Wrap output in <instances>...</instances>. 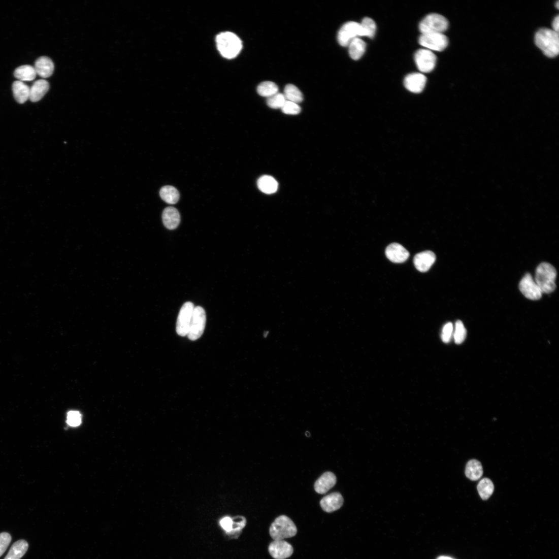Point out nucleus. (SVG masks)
<instances>
[{"instance_id":"1","label":"nucleus","mask_w":559,"mask_h":559,"mask_svg":"<svg viewBox=\"0 0 559 559\" xmlns=\"http://www.w3.org/2000/svg\"><path fill=\"white\" fill-rule=\"evenodd\" d=\"M537 46L549 58H554L558 54V33L548 28L539 30L535 36Z\"/></svg>"},{"instance_id":"2","label":"nucleus","mask_w":559,"mask_h":559,"mask_svg":"<svg viewBox=\"0 0 559 559\" xmlns=\"http://www.w3.org/2000/svg\"><path fill=\"white\" fill-rule=\"evenodd\" d=\"M217 48L221 55L227 59L237 56L242 50V41L236 35L229 32H223L216 38Z\"/></svg>"},{"instance_id":"3","label":"nucleus","mask_w":559,"mask_h":559,"mask_svg":"<svg viewBox=\"0 0 559 559\" xmlns=\"http://www.w3.org/2000/svg\"><path fill=\"white\" fill-rule=\"evenodd\" d=\"M298 529L293 521L285 515L277 517L272 524L270 534L274 540H284L295 537Z\"/></svg>"},{"instance_id":"4","label":"nucleus","mask_w":559,"mask_h":559,"mask_svg":"<svg viewBox=\"0 0 559 559\" xmlns=\"http://www.w3.org/2000/svg\"><path fill=\"white\" fill-rule=\"evenodd\" d=\"M556 275V270L552 265L543 262L538 266L535 281L543 293L550 294L555 290Z\"/></svg>"},{"instance_id":"5","label":"nucleus","mask_w":559,"mask_h":559,"mask_svg":"<svg viewBox=\"0 0 559 559\" xmlns=\"http://www.w3.org/2000/svg\"><path fill=\"white\" fill-rule=\"evenodd\" d=\"M448 24V20L444 16L438 14H431L421 20L419 29L422 35L443 34L447 30Z\"/></svg>"},{"instance_id":"6","label":"nucleus","mask_w":559,"mask_h":559,"mask_svg":"<svg viewBox=\"0 0 559 559\" xmlns=\"http://www.w3.org/2000/svg\"><path fill=\"white\" fill-rule=\"evenodd\" d=\"M206 323V314L203 308L198 306L194 308L190 326L188 338L195 341L202 336Z\"/></svg>"},{"instance_id":"7","label":"nucleus","mask_w":559,"mask_h":559,"mask_svg":"<svg viewBox=\"0 0 559 559\" xmlns=\"http://www.w3.org/2000/svg\"><path fill=\"white\" fill-rule=\"evenodd\" d=\"M194 308L191 302H186L182 306L176 324V332L178 335L182 337L188 335Z\"/></svg>"},{"instance_id":"8","label":"nucleus","mask_w":559,"mask_h":559,"mask_svg":"<svg viewBox=\"0 0 559 559\" xmlns=\"http://www.w3.org/2000/svg\"><path fill=\"white\" fill-rule=\"evenodd\" d=\"M360 23L350 21L343 25L338 34L339 43L344 47L348 46L352 40L361 37Z\"/></svg>"},{"instance_id":"9","label":"nucleus","mask_w":559,"mask_h":559,"mask_svg":"<svg viewBox=\"0 0 559 559\" xmlns=\"http://www.w3.org/2000/svg\"><path fill=\"white\" fill-rule=\"evenodd\" d=\"M419 43L430 50L442 51L447 47L448 40L443 34H422L419 37Z\"/></svg>"},{"instance_id":"10","label":"nucleus","mask_w":559,"mask_h":559,"mask_svg":"<svg viewBox=\"0 0 559 559\" xmlns=\"http://www.w3.org/2000/svg\"><path fill=\"white\" fill-rule=\"evenodd\" d=\"M415 61L418 70L422 73L431 72L435 68L437 57L428 49H419L415 54Z\"/></svg>"},{"instance_id":"11","label":"nucleus","mask_w":559,"mask_h":559,"mask_svg":"<svg viewBox=\"0 0 559 559\" xmlns=\"http://www.w3.org/2000/svg\"><path fill=\"white\" fill-rule=\"evenodd\" d=\"M519 287L522 294L530 300L538 301L542 297V290L530 274H527L523 277Z\"/></svg>"},{"instance_id":"12","label":"nucleus","mask_w":559,"mask_h":559,"mask_svg":"<svg viewBox=\"0 0 559 559\" xmlns=\"http://www.w3.org/2000/svg\"><path fill=\"white\" fill-rule=\"evenodd\" d=\"M269 551L275 559H286L293 553L294 549L290 544L284 540H274L270 544Z\"/></svg>"},{"instance_id":"13","label":"nucleus","mask_w":559,"mask_h":559,"mask_svg":"<svg viewBox=\"0 0 559 559\" xmlns=\"http://www.w3.org/2000/svg\"><path fill=\"white\" fill-rule=\"evenodd\" d=\"M436 260L435 254L431 251L422 252L417 254L414 258L416 269L421 273L428 272Z\"/></svg>"},{"instance_id":"14","label":"nucleus","mask_w":559,"mask_h":559,"mask_svg":"<svg viewBox=\"0 0 559 559\" xmlns=\"http://www.w3.org/2000/svg\"><path fill=\"white\" fill-rule=\"evenodd\" d=\"M427 78L421 73H412L406 76L404 81L405 87L410 91L421 92L426 84Z\"/></svg>"},{"instance_id":"15","label":"nucleus","mask_w":559,"mask_h":559,"mask_svg":"<svg viewBox=\"0 0 559 559\" xmlns=\"http://www.w3.org/2000/svg\"><path fill=\"white\" fill-rule=\"evenodd\" d=\"M385 253L387 257L394 263H402L406 261L410 256L408 251L402 245L393 243L386 248Z\"/></svg>"},{"instance_id":"16","label":"nucleus","mask_w":559,"mask_h":559,"mask_svg":"<svg viewBox=\"0 0 559 559\" xmlns=\"http://www.w3.org/2000/svg\"><path fill=\"white\" fill-rule=\"evenodd\" d=\"M343 502V498L340 493L333 492L324 497L320 505L324 511L330 513L340 509Z\"/></svg>"},{"instance_id":"17","label":"nucleus","mask_w":559,"mask_h":559,"mask_svg":"<svg viewBox=\"0 0 559 559\" xmlns=\"http://www.w3.org/2000/svg\"><path fill=\"white\" fill-rule=\"evenodd\" d=\"M337 482L336 475L332 472L324 473L314 484V489L319 494H325L335 486Z\"/></svg>"},{"instance_id":"18","label":"nucleus","mask_w":559,"mask_h":559,"mask_svg":"<svg viewBox=\"0 0 559 559\" xmlns=\"http://www.w3.org/2000/svg\"><path fill=\"white\" fill-rule=\"evenodd\" d=\"M162 220L167 228L170 230L176 229L180 222V215L178 210L173 207L166 208L163 212Z\"/></svg>"},{"instance_id":"19","label":"nucleus","mask_w":559,"mask_h":559,"mask_svg":"<svg viewBox=\"0 0 559 559\" xmlns=\"http://www.w3.org/2000/svg\"><path fill=\"white\" fill-rule=\"evenodd\" d=\"M54 64L48 57H41L38 59L35 63V69L37 75L43 78H47L52 75L54 71Z\"/></svg>"},{"instance_id":"20","label":"nucleus","mask_w":559,"mask_h":559,"mask_svg":"<svg viewBox=\"0 0 559 559\" xmlns=\"http://www.w3.org/2000/svg\"><path fill=\"white\" fill-rule=\"evenodd\" d=\"M49 89V84L46 80L40 79L30 88L29 100L32 102L40 101Z\"/></svg>"},{"instance_id":"21","label":"nucleus","mask_w":559,"mask_h":559,"mask_svg":"<svg viewBox=\"0 0 559 559\" xmlns=\"http://www.w3.org/2000/svg\"><path fill=\"white\" fill-rule=\"evenodd\" d=\"M257 186L259 190L264 193L272 194L277 192L278 183L273 177L265 175L258 180Z\"/></svg>"},{"instance_id":"22","label":"nucleus","mask_w":559,"mask_h":559,"mask_svg":"<svg viewBox=\"0 0 559 559\" xmlns=\"http://www.w3.org/2000/svg\"><path fill=\"white\" fill-rule=\"evenodd\" d=\"M12 89L14 98L18 103L23 104L29 99L30 88L23 82H15Z\"/></svg>"},{"instance_id":"23","label":"nucleus","mask_w":559,"mask_h":559,"mask_svg":"<svg viewBox=\"0 0 559 559\" xmlns=\"http://www.w3.org/2000/svg\"><path fill=\"white\" fill-rule=\"evenodd\" d=\"M465 473L466 476L472 481L480 480L483 474L481 463L477 460H471L467 465Z\"/></svg>"},{"instance_id":"24","label":"nucleus","mask_w":559,"mask_h":559,"mask_svg":"<svg viewBox=\"0 0 559 559\" xmlns=\"http://www.w3.org/2000/svg\"><path fill=\"white\" fill-rule=\"evenodd\" d=\"M348 46L351 58L354 60H358L364 54L366 44L361 39L356 38L351 41Z\"/></svg>"},{"instance_id":"25","label":"nucleus","mask_w":559,"mask_h":559,"mask_svg":"<svg viewBox=\"0 0 559 559\" xmlns=\"http://www.w3.org/2000/svg\"><path fill=\"white\" fill-rule=\"evenodd\" d=\"M37 75L35 67L28 65L20 66L14 72V76L22 82L33 81Z\"/></svg>"},{"instance_id":"26","label":"nucleus","mask_w":559,"mask_h":559,"mask_svg":"<svg viewBox=\"0 0 559 559\" xmlns=\"http://www.w3.org/2000/svg\"><path fill=\"white\" fill-rule=\"evenodd\" d=\"M28 547L27 542L19 540L12 545L5 559H20L28 550Z\"/></svg>"},{"instance_id":"27","label":"nucleus","mask_w":559,"mask_h":559,"mask_svg":"<svg viewBox=\"0 0 559 559\" xmlns=\"http://www.w3.org/2000/svg\"><path fill=\"white\" fill-rule=\"evenodd\" d=\"M161 199L166 203L170 204H176L179 200L178 191L173 186H165L159 191Z\"/></svg>"},{"instance_id":"28","label":"nucleus","mask_w":559,"mask_h":559,"mask_svg":"<svg viewBox=\"0 0 559 559\" xmlns=\"http://www.w3.org/2000/svg\"><path fill=\"white\" fill-rule=\"evenodd\" d=\"M283 94L287 101L299 104L303 101V95L302 92L294 85H286Z\"/></svg>"},{"instance_id":"29","label":"nucleus","mask_w":559,"mask_h":559,"mask_svg":"<svg viewBox=\"0 0 559 559\" xmlns=\"http://www.w3.org/2000/svg\"><path fill=\"white\" fill-rule=\"evenodd\" d=\"M477 488L481 498L484 500H486L492 495L494 491V485L489 478H485L479 482Z\"/></svg>"},{"instance_id":"30","label":"nucleus","mask_w":559,"mask_h":559,"mask_svg":"<svg viewBox=\"0 0 559 559\" xmlns=\"http://www.w3.org/2000/svg\"><path fill=\"white\" fill-rule=\"evenodd\" d=\"M361 27V37H367L373 38L376 32V24L374 20L366 17L363 19L360 23Z\"/></svg>"},{"instance_id":"31","label":"nucleus","mask_w":559,"mask_h":559,"mask_svg":"<svg viewBox=\"0 0 559 559\" xmlns=\"http://www.w3.org/2000/svg\"><path fill=\"white\" fill-rule=\"evenodd\" d=\"M258 93L262 96L268 98L278 93V86L272 82H265L261 83L257 87Z\"/></svg>"},{"instance_id":"32","label":"nucleus","mask_w":559,"mask_h":559,"mask_svg":"<svg viewBox=\"0 0 559 559\" xmlns=\"http://www.w3.org/2000/svg\"><path fill=\"white\" fill-rule=\"evenodd\" d=\"M453 336L455 342L457 344H462L465 340L467 330L461 321L458 320L456 322Z\"/></svg>"},{"instance_id":"33","label":"nucleus","mask_w":559,"mask_h":559,"mask_svg":"<svg viewBox=\"0 0 559 559\" xmlns=\"http://www.w3.org/2000/svg\"><path fill=\"white\" fill-rule=\"evenodd\" d=\"M286 100L283 94L278 93L268 98L269 107L274 109H282Z\"/></svg>"},{"instance_id":"34","label":"nucleus","mask_w":559,"mask_h":559,"mask_svg":"<svg viewBox=\"0 0 559 559\" xmlns=\"http://www.w3.org/2000/svg\"><path fill=\"white\" fill-rule=\"evenodd\" d=\"M283 113L286 115H296L301 112V108L298 104L286 101L281 109Z\"/></svg>"},{"instance_id":"35","label":"nucleus","mask_w":559,"mask_h":559,"mask_svg":"<svg viewBox=\"0 0 559 559\" xmlns=\"http://www.w3.org/2000/svg\"><path fill=\"white\" fill-rule=\"evenodd\" d=\"M82 422V415L78 411H72L68 413L67 423L70 426L77 427Z\"/></svg>"},{"instance_id":"36","label":"nucleus","mask_w":559,"mask_h":559,"mask_svg":"<svg viewBox=\"0 0 559 559\" xmlns=\"http://www.w3.org/2000/svg\"><path fill=\"white\" fill-rule=\"evenodd\" d=\"M12 541L11 535L3 532L0 534V556H2L8 549Z\"/></svg>"},{"instance_id":"37","label":"nucleus","mask_w":559,"mask_h":559,"mask_svg":"<svg viewBox=\"0 0 559 559\" xmlns=\"http://www.w3.org/2000/svg\"><path fill=\"white\" fill-rule=\"evenodd\" d=\"M454 327L451 323L446 324L442 330L441 339L445 343H449L453 335Z\"/></svg>"},{"instance_id":"38","label":"nucleus","mask_w":559,"mask_h":559,"mask_svg":"<svg viewBox=\"0 0 559 559\" xmlns=\"http://www.w3.org/2000/svg\"><path fill=\"white\" fill-rule=\"evenodd\" d=\"M221 527L226 532H231L233 530V520L228 517L222 518L220 522Z\"/></svg>"},{"instance_id":"39","label":"nucleus","mask_w":559,"mask_h":559,"mask_svg":"<svg viewBox=\"0 0 559 559\" xmlns=\"http://www.w3.org/2000/svg\"><path fill=\"white\" fill-rule=\"evenodd\" d=\"M552 28L553 30L558 33L559 28V17L557 15L553 19L552 22Z\"/></svg>"},{"instance_id":"40","label":"nucleus","mask_w":559,"mask_h":559,"mask_svg":"<svg viewBox=\"0 0 559 559\" xmlns=\"http://www.w3.org/2000/svg\"><path fill=\"white\" fill-rule=\"evenodd\" d=\"M437 559H454V558H451V557H449V556H440L438 557Z\"/></svg>"},{"instance_id":"41","label":"nucleus","mask_w":559,"mask_h":559,"mask_svg":"<svg viewBox=\"0 0 559 559\" xmlns=\"http://www.w3.org/2000/svg\"><path fill=\"white\" fill-rule=\"evenodd\" d=\"M555 6H556V7L557 9H558V8H559V7H558V6H559L558 2H556Z\"/></svg>"}]
</instances>
